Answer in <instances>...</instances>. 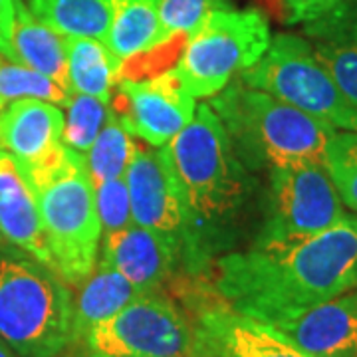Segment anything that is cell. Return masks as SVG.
<instances>
[{"label": "cell", "instance_id": "obj_7", "mask_svg": "<svg viewBox=\"0 0 357 357\" xmlns=\"http://www.w3.org/2000/svg\"><path fill=\"white\" fill-rule=\"evenodd\" d=\"M238 79L337 131H357V107L344 96L304 36L278 34Z\"/></svg>", "mask_w": 357, "mask_h": 357}, {"label": "cell", "instance_id": "obj_24", "mask_svg": "<svg viewBox=\"0 0 357 357\" xmlns=\"http://www.w3.org/2000/svg\"><path fill=\"white\" fill-rule=\"evenodd\" d=\"M74 91L60 88L54 79L0 56V112L18 100H40L66 107Z\"/></svg>", "mask_w": 357, "mask_h": 357}, {"label": "cell", "instance_id": "obj_18", "mask_svg": "<svg viewBox=\"0 0 357 357\" xmlns=\"http://www.w3.org/2000/svg\"><path fill=\"white\" fill-rule=\"evenodd\" d=\"M13 62L54 79L60 88L74 91L68 76L64 36L38 20L22 0L16 4L13 34Z\"/></svg>", "mask_w": 357, "mask_h": 357}, {"label": "cell", "instance_id": "obj_16", "mask_svg": "<svg viewBox=\"0 0 357 357\" xmlns=\"http://www.w3.org/2000/svg\"><path fill=\"white\" fill-rule=\"evenodd\" d=\"M0 236L16 250L52 268L40 206L26 171L0 149ZM54 270V268H52Z\"/></svg>", "mask_w": 357, "mask_h": 357}, {"label": "cell", "instance_id": "obj_12", "mask_svg": "<svg viewBox=\"0 0 357 357\" xmlns=\"http://www.w3.org/2000/svg\"><path fill=\"white\" fill-rule=\"evenodd\" d=\"M191 349L199 357H312L276 328L220 300L199 312Z\"/></svg>", "mask_w": 357, "mask_h": 357}, {"label": "cell", "instance_id": "obj_19", "mask_svg": "<svg viewBox=\"0 0 357 357\" xmlns=\"http://www.w3.org/2000/svg\"><path fill=\"white\" fill-rule=\"evenodd\" d=\"M74 296V344H84L89 332L119 310L137 300L141 292L117 270L98 260L88 280Z\"/></svg>", "mask_w": 357, "mask_h": 357}, {"label": "cell", "instance_id": "obj_3", "mask_svg": "<svg viewBox=\"0 0 357 357\" xmlns=\"http://www.w3.org/2000/svg\"><path fill=\"white\" fill-rule=\"evenodd\" d=\"M211 107L248 171L324 165L330 139L337 131L241 79L211 98Z\"/></svg>", "mask_w": 357, "mask_h": 357}, {"label": "cell", "instance_id": "obj_5", "mask_svg": "<svg viewBox=\"0 0 357 357\" xmlns=\"http://www.w3.org/2000/svg\"><path fill=\"white\" fill-rule=\"evenodd\" d=\"M40 206L54 272L79 286L98 266L102 225L84 155L64 147L50 167L28 175Z\"/></svg>", "mask_w": 357, "mask_h": 357}, {"label": "cell", "instance_id": "obj_1", "mask_svg": "<svg viewBox=\"0 0 357 357\" xmlns=\"http://www.w3.org/2000/svg\"><path fill=\"white\" fill-rule=\"evenodd\" d=\"M357 288V218L314 238L215 260L218 300L268 326Z\"/></svg>", "mask_w": 357, "mask_h": 357}, {"label": "cell", "instance_id": "obj_23", "mask_svg": "<svg viewBox=\"0 0 357 357\" xmlns=\"http://www.w3.org/2000/svg\"><path fill=\"white\" fill-rule=\"evenodd\" d=\"M112 107V105H109ZM133 143L129 131L123 128L121 119L117 117L114 107L109 109V117L100 131V135L91 143L86 159V169L93 183V187L102 185L112 178L126 177L129 159L133 153Z\"/></svg>", "mask_w": 357, "mask_h": 357}, {"label": "cell", "instance_id": "obj_22", "mask_svg": "<svg viewBox=\"0 0 357 357\" xmlns=\"http://www.w3.org/2000/svg\"><path fill=\"white\" fill-rule=\"evenodd\" d=\"M32 14L60 36L105 40L112 4L109 0H30Z\"/></svg>", "mask_w": 357, "mask_h": 357}, {"label": "cell", "instance_id": "obj_10", "mask_svg": "<svg viewBox=\"0 0 357 357\" xmlns=\"http://www.w3.org/2000/svg\"><path fill=\"white\" fill-rule=\"evenodd\" d=\"M112 105L129 135L151 147H165L197 114V100L181 86L173 70L149 79H121Z\"/></svg>", "mask_w": 357, "mask_h": 357}, {"label": "cell", "instance_id": "obj_21", "mask_svg": "<svg viewBox=\"0 0 357 357\" xmlns=\"http://www.w3.org/2000/svg\"><path fill=\"white\" fill-rule=\"evenodd\" d=\"M159 2L161 0H109L112 20L103 42L121 62L155 48Z\"/></svg>", "mask_w": 357, "mask_h": 357}, {"label": "cell", "instance_id": "obj_27", "mask_svg": "<svg viewBox=\"0 0 357 357\" xmlns=\"http://www.w3.org/2000/svg\"><path fill=\"white\" fill-rule=\"evenodd\" d=\"M324 167L328 169L342 203L357 211V131H335Z\"/></svg>", "mask_w": 357, "mask_h": 357}, {"label": "cell", "instance_id": "obj_30", "mask_svg": "<svg viewBox=\"0 0 357 357\" xmlns=\"http://www.w3.org/2000/svg\"><path fill=\"white\" fill-rule=\"evenodd\" d=\"M18 0H0V56L13 60V34Z\"/></svg>", "mask_w": 357, "mask_h": 357}, {"label": "cell", "instance_id": "obj_29", "mask_svg": "<svg viewBox=\"0 0 357 357\" xmlns=\"http://www.w3.org/2000/svg\"><path fill=\"white\" fill-rule=\"evenodd\" d=\"M342 2L345 0H282L288 14V22L302 26L318 20L324 14L332 13Z\"/></svg>", "mask_w": 357, "mask_h": 357}, {"label": "cell", "instance_id": "obj_4", "mask_svg": "<svg viewBox=\"0 0 357 357\" xmlns=\"http://www.w3.org/2000/svg\"><path fill=\"white\" fill-rule=\"evenodd\" d=\"M0 340L18 357H60L74 344V294L52 268L0 252Z\"/></svg>", "mask_w": 357, "mask_h": 357}, {"label": "cell", "instance_id": "obj_8", "mask_svg": "<svg viewBox=\"0 0 357 357\" xmlns=\"http://www.w3.org/2000/svg\"><path fill=\"white\" fill-rule=\"evenodd\" d=\"M345 218L340 192L318 163L270 171L266 218L255 246L272 248L314 238Z\"/></svg>", "mask_w": 357, "mask_h": 357}, {"label": "cell", "instance_id": "obj_17", "mask_svg": "<svg viewBox=\"0 0 357 357\" xmlns=\"http://www.w3.org/2000/svg\"><path fill=\"white\" fill-rule=\"evenodd\" d=\"M304 34L319 62L357 107V0H345L306 24Z\"/></svg>", "mask_w": 357, "mask_h": 357}, {"label": "cell", "instance_id": "obj_31", "mask_svg": "<svg viewBox=\"0 0 357 357\" xmlns=\"http://www.w3.org/2000/svg\"><path fill=\"white\" fill-rule=\"evenodd\" d=\"M0 357H18V356H16L13 349H10L8 345H6L4 342H2V340H0Z\"/></svg>", "mask_w": 357, "mask_h": 357}, {"label": "cell", "instance_id": "obj_32", "mask_svg": "<svg viewBox=\"0 0 357 357\" xmlns=\"http://www.w3.org/2000/svg\"><path fill=\"white\" fill-rule=\"evenodd\" d=\"M82 357H112V356H102V354H93V351H88V349H84Z\"/></svg>", "mask_w": 357, "mask_h": 357}, {"label": "cell", "instance_id": "obj_11", "mask_svg": "<svg viewBox=\"0 0 357 357\" xmlns=\"http://www.w3.org/2000/svg\"><path fill=\"white\" fill-rule=\"evenodd\" d=\"M133 222L155 230L175 246L181 260L185 244V208L173 167L163 147L133 143L126 171Z\"/></svg>", "mask_w": 357, "mask_h": 357}, {"label": "cell", "instance_id": "obj_26", "mask_svg": "<svg viewBox=\"0 0 357 357\" xmlns=\"http://www.w3.org/2000/svg\"><path fill=\"white\" fill-rule=\"evenodd\" d=\"M232 8L229 0H161L159 2V32L155 40V48L165 46L177 36H189L204 16L215 10Z\"/></svg>", "mask_w": 357, "mask_h": 357}, {"label": "cell", "instance_id": "obj_2", "mask_svg": "<svg viewBox=\"0 0 357 357\" xmlns=\"http://www.w3.org/2000/svg\"><path fill=\"white\" fill-rule=\"evenodd\" d=\"M185 208L181 264L201 274L230 248L250 197L248 169L236 157L227 131L208 103L165 147Z\"/></svg>", "mask_w": 357, "mask_h": 357}, {"label": "cell", "instance_id": "obj_6", "mask_svg": "<svg viewBox=\"0 0 357 357\" xmlns=\"http://www.w3.org/2000/svg\"><path fill=\"white\" fill-rule=\"evenodd\" d=\"M270 42L260 10H215L187 36L173 72L195 100L215 98L264 56Z\"/></svg>", "mask_w": 357, "mask_h": 357}, {"label": "cell", "instance_id": "obj_33", "mask_svg": "<svg viewBox=\"0 0 357 357\" xmlns=\"http://www.w3.org/2000/svg\"><path fill=\"white\" fill-rule=\"evenodd\" d=\"M189 357H199V356H197V354H195V351H192V349H191V354H189Z\"/></svg>", "mask_w": 357, "mask_h": 357}, {"label": "cell", "instance_id": "obj_34", "mask_svg": "<svg viewBox=\"0 0 357 357\" xmlns=\"http://www.w3.org/2000/svg\"><path fill=\"white\" fill-rule=\"evenodd\" d=\"M66 357H72V356H66Z\"/></svg>", "mask_w": 357, "mask_h": 357}, {"label": "cell", "instance_id": "obj_25", "mask_svg": "<svg viewBox=\"0 0 357 357\" xmlns=\"http://www.w3.org/2000/svg\"><path fill=\"white\" fill-rule=\"evenodd\" d=\"M66 109L68 114L64 115V145L76 153L86 155L105 126L112 107L102 100L74 91Z\"/></svg>", "mask_w": 357, "mask_h": 357}, {"label": "cell", "instance_id": "obj_9", "mask_svg": "<svg viewBox=\"0 0 357 357\" xmlns=\"http://www.w3.org/2000/svg\"><path fill=\"white\" fill-rule=\"evenodd\" d=\"M82 345L112 357H189L192 324L171 298L159 292L141 294L98 324Z\"/></svg>", "mask_w": 357, "mask_h": 357}, {"label": "cell", "instance_id": "obj_13", "mask_svg": "<svg viewBox=\"0 0 357 357\" xmlns=\"http://www.w3.org/2000/svg\"><path fill=\"white\" fill-rule=\"evenodd\" d=\"M64 126L58 105L18 100L0 112V149L13 155L26 175H34L62 155Z\"/></svg>", "mask_w": 357, "mask_h": 357}, {"label": "cell", "instance_id": "obj_15", "mask_svg": "<svg viewBox=\"0 0 357 357\" xmlns=\"http://www.w3.org/2000/svg\"><path fill=\"white\" fill-rule=\"evenodd\" d=\"M100 260L128 278L141 294L159 292L181 264L178 252L165 236L135 222L102 238Z\"/></svg>", "mask_w": 357, "mask_h": 357}, {"label": "cell", "instance_id": "obj_20", "mask_svg": "<svg viewBox=\"0 0 357 357\" xmlns=\"http://www.w3.org/2000/svg\"><path fill=\"white\" fill-rule=\"evenodd\" d=\"M64 48L72 89L105 103L112 102V91L119 84L123 62L103 40L64 36Z\"/></svg>", "mask_w": 357, "mask_h": 357}, {"label": "cell", "instance_id": "obj_28", "mask_svg": "<svg viewBox=\"0 0 357 357\" xmlns=\"http://www.w3.org/2000/svg\"><path fill=\"white\" fill-rule=\"evenodd\" d=\"M93 189H96L98 217H100V225H102V238L133 225L131 199H129L126 177L105 181Z\"/></svg>", "mask_w": 357, "mask_h": 357}, {"label": "cell", "instance_id": "obj_14", "mask_svg": "<svg viewBox=\"0 0 357 357\" xmlns=\"http://www.w3.org/2000/svg\"><path fill=\"white\" fill-rule=\"evenodd\" d=\"M272 328L312 357H357V288L307 307Z\"/></svg>", "mask_w": 357, "mask_h": 357}]
</instances>
